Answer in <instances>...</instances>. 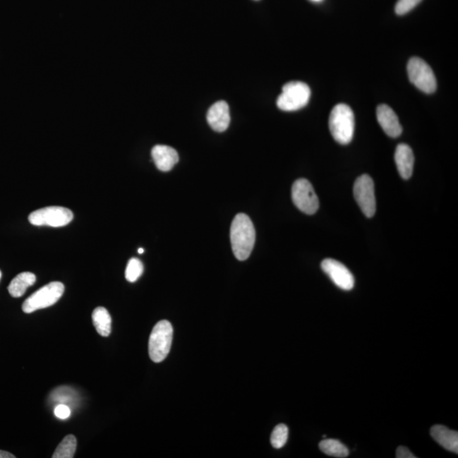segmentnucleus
<instances>
[{
  "instance_id": "obj_25",
  "label": "nucleus",
  "mask_w": 458,
  "mask_h": 458,
  "mask_svg": "<svg viewBox=\"0 0 458 458\" xmlns=\"http://www.w3.org/2000/svg\"><path fill=\"white\" fill-rule=\"evenodd\" d=\"M397 458H416L413 453L409 451V448L399 447L397 450Z\"/></svg>"
},
{
  "instance_id": "obj_23",
  "label": "nucleus",
  "mask_w": 458,
  "mask_h": 458,
  "mask_svg": "<svg viewBox=\"0 0 458 458\" xmlns=\"http://www.w3.org/2000/svg\"><path fill=\"white\" fill-rule=\"evenodd\" d=\"M421 1L422 0H398L394 10L397 15L403 16L414 9Z\"/></svg>"
},
{
  "instance_id": "obj_15",
  "label": "nucleus",
  "mask_w": 458,
  "mask_h": 458,
  "mask_svg": "<svg viewBox=\"0 0 458 458\" xmlns=\"http://www.w3.org/2000/svg\"><path fill=\"white\" fill-rule=\"evenodd\" d=\"M432 438L447 451L458 453V433L451 430L443 426H435L431 428Z\"/></svg>"
},
{
  "instance_id": "obj_2",
  "label": "nucleus",
  "mask_w": 458,
  "mask_h": 458,
  "mask_svg": "<svg viewBox=\"0 0 458 458\" xmlns=\"http://www.w3.org/2000/svg\"><path fill=\"white\" fill-rule=\"evenodd\" d=\"M332 136L340 145H348L354 136L355 117L351 108L346 104H336L330 116Z\"/></svg>"
},
{
  "instance_id": "obj_27",
  "label": "nucleus",
  "mask_w": 458,
  "mask_h": 458,
  "mask_svg": "<svg viewBox=\"0 0 458 458\" xmlns=\"http://www.w3.org/2000/svg\"><path fill=\"white\" fill-rule=\"evenodd\" d=\"M138 253L140 254L144 253V249H142V248H140V249H138Z\"/></svg>"
},
{
  "instance_id": "obj_18",
  "label": "nucleus",
  "mask_w": 458,
  "mask_h": 458,
  "mask_svg": "<svg viewBox=\"0 0 458 458\" xmlns=\"http://www.w3.org/2000/svg\"><path fill=\"white\" fill-rule=\"evenodd\" d=\"M319 448L327 456L339 458L347 457L349 456L348 448L338 440H323L319 443Z\"/></svg>"
},
{
  "instance_id": "obj_14",
  "label": "nucleus",
  "mask_w": 458,
  "mask_h": 458,
  "mask_svg": "<svg viewBox=\"0 0 458 458\" xmlns=\"http://www.w3.org/2000/svg\"><path fill=\"white\" fill-rule=\"evenodd\" d=\"M394 161L402 178L409 179L413 175L414 166V155L410 146L405 144L399 145L394 153Z\"/></svg>"
},
{
  "instance_id": "obj_29",
  "label": "nucleus",
  "mask_w": 458,
  "mask_h": 458,
  "mask_svg": "<svg viewBox=\"0 0 458 458\" xmlns=\"http://www.w3.org/2000/svg\"><path fill=\"white\" fill-rule=\"evenodd\" d=\"M1 278H2V272L1 271H0V280H1Z\"/></svg>"
},
{
  "instance_id": "obj_7",
  "label": "nucleus",
  "mask_w": 458,
  "mask_h": 458,
  "mask_svg": "<svg viewBox=\"0 0 458 458\" xmlns=\"http://www.w3.org/2000/svg\"><path fill=\"white\" fill-rule=\"evenodd\" d=\"M73 219V213L68 208L49 207L37 210L29 215L28 220L32 225L49 226L60 228L69 224Z\"/></svg>"
},
{
  "instance_id": "obj_9",
  "label": "nucleus",
  "mask_w": 458,
  "mask_h": 458,
  "mask_svg": "<svg viewBox=\"0 0 458 458\" xmlns=\"http://www.w3.org/2000/svg\"><path fill=\"white\" fill-rule=\"evenodd\" d=\"M292 200L296 207L308 215H313L319 208L316 192L308 180L301 179L292 186Z\"/></svg>"
},
{
  "instance_id": "obj_22",
  "label": "nucleus",
  "mask_w": 458,
  "mask_h": 458,
  "mask_svg": "<svg viewBox=\"0 0 458 458\" xmlns=\"http://www.w3.org/2000/svg\"><path fill=\"white\" fill-rule=\"evenodd\" d=\"M143 271H144V266L140 260L138 258L130 259L127 268H126V279L130 283L136 282L142 275Z\"/></svg>"
},
{
  "instance_id": "obj_26",
  "label": "nucleus",
  "mask_w": 458,
  "mask_h": 458,
  "mask_svg": "<svg viewBox=\"0 0 458 458\" xmlns=\"http://www.w3.org/2000/svg\"><path fill=\"white\" fill-rule=\"evenodd\" d=\"M0 458H15L13 454L0 450Z\"/></svg>"
},
{
  "instance_id": "obj_4",
  "label": "nucleus",
  "mask_w": 458,
  "mask_h": 458,
  "mask_svg": "<svg viewBox=\"0 0 458 458\" xmlns=\"http://www.w3.org/2000/svg\"><path fill=\"white\" fill-rule=\"evenodd\" d=\"M311 90L308 84L302 82H291L285 84L282 93L277 100V106L281 111L296 112L308 104Z\"/></svg>"
},
{
  "instance_id": "obj_17",
  "label": "nucleus",
  "mask_w": 458,
  "mask_h": 458,
  "mask_svg": "<svg viewBox=\"0 0 458 458\" xmlns=\"http://www.w3.org/2000/svg\"><path fill=\"white\" fill-rule=\"evenodd\" d=\"M92 319L99 335L103 337H107L111 335L112 320L110 313L106 308L102 306L96 308L92 314Z\"/></svg>"
},
{
  "instance_id": "obj_11",
  "label": "nucleus",
  "mask_w": 458,
  "mask_h": 458,
  "mask_svg": "<svg viewBox=\"0 0 458 458\" xmlns=\"http://www.w3.org/2000/svg\"><path fill=\"white\" fill-rule=\"evenodd\" d=\"M377 119L380 127L388 136L397 138L402 133V128L398 117L387 104H380L377 108Z\"/></svg>"
},
{
  "instance_id": "obj_8",
  "label": "nucleus",
  "mask_w": 458,
  "mask_h": 458,
  "mask_svg": "<svg viewBox=\"0 0 458 458\" xmlns=\"http://www.w3.org/2000/svg\"><path fill=\"white\" fill-rule=\"evenodd\" d=\"M353 193L361 212L367 217H373L376 212L375 183L370 176L361 175L356 180Z\"/></svg>"
},
{
  "instance_id": "obj_16",
  "label": "nucleus",
  "mask_w": 458,
  "mask_h": 458,
  "mask_svg": "<svg viewBox=\"0 0 458 458\" xmlns=\"http://www.w3.org/2000/svg\"><path fill=\"white\" fill-rule=\"evenodd\" d=\"M36 276L30 272H24L15 277L11 281L8 291L14 298L22 297L29 287H32L36 282Z\"/></svg>"
},
{
  "instance_id": "obj_5",
  "label": "nucleus",
  "mask_w": 458,
  "mask_h": 458,
  "mask_svg": "<svg viewBox=\"0 0 458 458\" xmlns=\"http://www.w3.org/2000/svg\"><path fill=\"white\" fill-rule=\"evenodd\" d=\"M65 291V287L61 282H52L45 285L33 293L23 304L25 313H35V311L49 308L61 299Z\"/></svg>"
},
{
  "instance_id": "obj_3",
  "label": "nucleus",
  "mask_w": 458,
  "mask_h": 458,
  "mask_svg": "<svg viewBox=\"0 0 458 458\" xmlns=\"http://www.w3.org/2000/svg\"><path fill=\"white\" fill-rule=\"evenodd\" d=\"M174 329L170 322L159 321L151 332L149 340V354L154 363H161L169 354Z\"/></svg>"
},
{
  "instance_id": "obj_24",
  "label": "nucleus",
  "mask_w": 458,
  "mask_h": 458,
  "mask_svg": "<svg viewBox=\"0 0 458 458\" xmlns=\"http://www.w3.org/2000/svg\"><path fill=\"white\" fill-rule=\"evenodd\" d=\"M71 414V409L68 406L66 405H57L56 409H54V415L56 416L58 418L64 420L70 417Z\"/></svg>"
},
{
  "instance_id": "obj_6",
  "label": "nucleus",
  "mask_w": 458,
  "mask_h": 458,
  "mask_svg": "<svg viewBox=\"0 0 458 458\" xmlns=\"http://www.w3.org/2000/svg\"><path fill=\"white\" fill-rule=\"evenodd\" d=\"M407 74L415 87L426 94H433L436 91L437 83L431 67L418 57L410 59L407 64Z\"/></svg>"
},
{
  "instance_id": "obj_13",
  "label": "nucleus",
  "mask_w": 458,
  "mask_h": 458,
  "mask_svg": "<svg viewBox=\"0 0 458 458\" xmlns=\"http://www.w3.org/2000/svg\"><path fill=\"white\" fill-rule=\"evenodd\" d=\"M151 155L155 166L162 171H171L179 159L176 150L167 145H155Z\"/></svg>"
},
{
  "instance_id": "obj_12",
  "label": "nucleus",
  "mask_w": 458,
  "mask_h": 458,
  "mask_svg": "<svg viewBox=\"0 0 458 458\" xmlns=\"http://www.w3.org/2000/svg\"><path fill=\"white\" fill-rule=\"evenodd\" d=\"M207 121L214 131L218 133L226 131L230 124L229 104L224 100L212 104L207 112Z\"/></svg>"
},
{
  "instance_id": "obj_20",
  "label": "nucleus",
  "mask_w": 458,
  "mask_h": 458,
  "mask_svg": "<svg viewBox=\"0 0 458 458\" xmlns=\"http://www.w3.org/2000/svg\"><path fill=\"white\" fill-rule=\"evenodd\" d=\"M50 399L57 403V405L63 404L70 407V405H73L77 402V393L67 386H62L54 390Z\"/></svg>"
},
{
  "instance_id": "obj_1",
  "label": "nucleus",
  "mask_w": 458,
  "mask_h": 458,
  "mask_svg": "<svg viewBox=\"0 0 458 458\" xmlns=\"http://www.w3.org/2000/svg\"><path fill=\"white\" fill-rule=\"evenodd\" d=\"M231 245L235 258L239 260L249 258L255 242V230L253 222L246 214L235 216L231 225Z\"/></svg>"
},
{
  "instance_id": "obj_28",
  "label": "nucleus",
  "mask_w": 458,
  "mask_h": 458,
  "mask_svg": "<svg viewBox=\"0 0 458 458\" xmlns=\"http://www.w3.org/2000/svg\"><path fill=\"white\" fill-rule=\"evenodd\" d=\"M312 1L319 3V2H322L323 0H312Z\"/></svg>"
},
{
  "instance_id": "obj_21",
  "label": "nucleus",
  "mask_w": 458,
  "mask_h": 458,
  "mask_svg": "<svg viewBox=\"0 0 458 458\" xmlns=\"http://www.w3.org/2000/svg\"><path fill=\"white\" fill-rule=\"evenodd\" d=\"M289 436V428L285 424H279L275 428L271 435V444L273 447L280 449L287 444Z\"/></svg>"
},
{
  "instance_id": "obj_19",
  "label": "nucleus",
  "mask_w": 458,
  "mask_h": 458,
  "mask_svg": "<svg viewBox=\"0 0 458 458\" xmlns=\"http://www.w3.org/2000/svg\"><path fill=\"white\" fill-rule=\"evenodd\" d=\"M77 439L73 435L65 437L61 444L58 445L56 452H54L53 458H73L77 450Z\"/></svg>"
},
{
  "instance_id": "obj_10",
  "label": "nucleus",
  "mask_w": 458,
  "mask_h": 458,
  "mask_svg": "<svg viewBox=\"0 0 458 458\" xmlns=\"http://www.w3.org/2000/svg\"><path fill=\"white\" fill-rule=\"evenodd\" d=\"M321 267L336 287L343 291H351L354 288V277L342 263L334 259H325L323 260Z\"/></svg>"
}]
</instances>
